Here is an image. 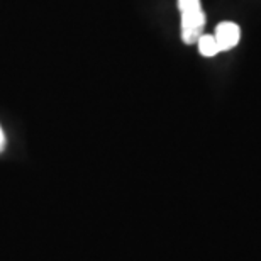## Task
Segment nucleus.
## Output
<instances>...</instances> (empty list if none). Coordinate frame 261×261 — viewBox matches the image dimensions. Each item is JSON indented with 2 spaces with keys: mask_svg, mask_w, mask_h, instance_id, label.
I'll return each instance as SVG.
<instances>
[{
  "mask_svg": "<svg viewBox=\"0 0 261 261\" xmlns=\"http://www.w3.org/2000/svg\"><path fill=\"white\" fill-rule=\"evenodd\" d=\"M181 14V41L185 44H194L203 34L205 14L202 10L200 0H178Z\"/></svg>",
  "mask_w": 261,
  "mask_h": 261,
  "instance_id": "nucleus-1",
  "label": "nucleus"
},
{
  "mask_svg": "<svg viewBox=\"0 0 261 261\" xmlns=\"http://www.w3.org/2000/svg\"><path fill=\"white\" fill-rule=\"evenodd\" d=\"M214 38L217 41L219 51H227L238 46L239 38H241V29L234 22H221L216 28V34Z\"/></svg>",
  "mask_w": 261,
  "mask_h": 261,
  "instance_id": "nucleus-2",
  "label": "nucleus"
},
{
  "mask_svg": "<svg viewBox=\"0 0 261 261\" xmlns=\"http://www.w3.org/2000/svg\"><path fill=\"white\" fill-rule=\"evenodd\" d=\"M197 44H198V51H200V55L207 56V58H212V56H216L217 53H221V51H219L216 38L211 34H202L200 38H198Z\"/></svg>",
  "mask_w": 261,
  "mask_h": 261,
  "instance_id": "nucleus-3",
  "label": "nucleus"
},
{
  "mask_svg": "<svg viewBox=\"0 0 261 261\" xmlns=\"http://www.w3.org/2000/svg\"><path fill=\"white\" fill-rule=\"evenodd\" d=\"M4 146H5V136H4L2 127H0V151L4 149Z\"/></svg>",
  "mask_w": 261,
  "mask_h": 261,
  "instance_id": "nucleus-4",
  "label": "nucleus"
}]
</instances>
